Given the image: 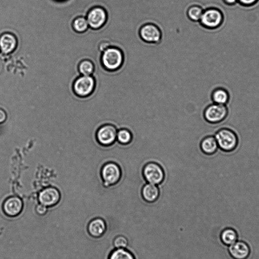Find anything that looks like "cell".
I'll return each instance as SVG.
<instances>
[{"mask_svg": "<svg viewBox=\"0 0 259 259\" xmlns=\"http://www.w3.org/2000/svg\"><path fill=\"white\" fill-rule=\"evenodd\" d=\"M17 46V40L12 34H4L0 36V50L6 54L12 53Z\"/></svg>", "mask_w": 259, "mask_h": 259, "instance_id": "cell-15", "label": "cell"}, {"mask_svg": "<svg viewBox=\"0 0 259 259\" xmlns=\"http://www.w3.org/2000/svg\"><path fill=\"white\" fill-rule=\"evenodd\" d=\"M121 168L117 163L109 161L104 163L100 170L102 185L108 188L116 184L121 180Z\"/></svg>", "mask_w": 259, "mask_h": 259, "instance_id": "cell-3", "label": "cell"}, {"mask_svg": "<svg viewBox=\"0 0 259 259\" xmlns=\"http://www.w3.org/2000/svg\"><path fill=\"white\" fill-rule=\"evenodd\" d=\"M142 174L147 183L156 186L160 184L165 177L164 171L162 166L154 162H148L144 165Z\"/></svg>", "mask_w": 259, "mask_h": 259, "instance_id": "cell-5", "label": "cell"}, {"mask_svg": "<svg viewBox=\"0 0 259 259\" xmlns=\"http://www.w3.org/2000/svg\"><path fill=\"white\" fill-rule=\"evenodd\" d=\"M241 5L244 6H250L255 4L258 0H238Z\"/></svg>", "mask_w": 259, "mask_h": 259, "instance_id": "cell-27", "label": "cell"}, {"mask_svg": "<svg viewBox=\"0 0 259 259\" xmlns=\"http://www.w3.org/2000/svg\"><path fill=\"white\" fill-rule=\"evenodd\" d=\"M94 65L90 61H83L79 65L80 72L84 76L91 75L94 72Z\"/></svg>", "mask_w": 259, "mask_h": 259, "instance_id": "cell-23", "label": "cell"}, {"mask_svg": "<svg viewBox=\"0 0 259 259\" xmlns=\"http://www.w3.org/2000/svg\"><path fill=\"white\" fill-rule=\"evenodd\" d=\"M118 131V128L114 124H103L96 132L97 142L102 146L108 147L113 145L116 141Z\"/></svg>", "mask_w": 259, "mask_h": 259, "instance_id": "cell-6", "label": "cell"}, {"mask_svg": "<svg viewBox=\"0 0 259 259\" xmlns=\"http://www.w3.org/2000/svg\"><path fill=\"white\" fill-rule=\"evenodd\" d=\"M238 234L236 230L232 228H227L222 230L220 234L222 244L229 246L238 240Z\"/></svg>", "mask_w": 259, "mask_h": 259, "instance_id": "cell-18", "label": "cell"}, {"mask_svg": "<svg viewBox=\"0 0 259 259\" xmlns=\"http://www.w3.org/2000/svg\"><path fill=\"white\" fill-rule=\"evenodd\" d=\"M133 140L132 132L126 128L118 129L116 141L122 145H128Z\"/></svg>", "mask_w": 259, "mask_h": 259, "instance_id": "cell-21", "label": "cell"}, {"mask_svg": "<svg viewBox=\"0 0 259 259\" xmlns=\"http://www.w3.org/2000/svg\"><path fill=\"white\" fill-rule=\"evenodd\" d=\"M140 36L148 44H158L162 40L161 30L156 25L151 23L145 24L140 28Z\"/></svg>", "mask_w": 259, "mask_h": 259, "instance_id": "cell-8", "label": "cell"}, {"mask_svg": "<svg viewBox=\"0 0 259 259\" xmlns=\"http://www.w3.org/2000/svg\"><path fill=\"white\" fill-rule=\"evenodd\" d=\"M211 100L214 104L226 106L230 102V96L226 90L218 88L212 92Z\"/></svg>", "mask_w": 259, "mask_h": 259, "instance_id": "cell-19", "label": "cell"}, {"mask_svg": "<svg viewBox=\"0 0 259 259\" xmlns=\"http://www.w3.org/2000/svg\"><path fill=\"white\" fill-rule=\"evenodd\" d=\"M96 87V80L90 76H83L78 78L74 85L76 94L80 97L90 96Z\"/></svg>", "mask_w": 259, "mask_h": 259, "instance_id": "cell-9", "label": "cell"}, {"mask_svg": "<svg viewBox=\"0 0 259 259\" xmlns=\"http://www.w3.org/2000/svg\"><path fill=\"white\" fill-rule=\"evenodd\" d=\"M228 253L233 259H248L251 254V248L246 242L238 240L228 246Z\"/></svg>", "mask_w": 259, "mask_h": 259, "instance_id": "cell-12", "label": "cell"}, {"mask_svg": "<svg viewBox=\"0 0 259 259\" xmlns=\"http://www.w3.org/2000/svg\"><path fill=\"white\" fill-rule=\"evenodd\" d=\"M229 114V110L226 105L212 103L206 106L203 111V117L208 124H217L224 121Z\"/></svg>", "mask_w": 259, "mask_h": 259, "instance_id": "cell-4", "label": "cell"}, {"mask_svg": "<svg viewBox=\"0 0 259 259\" xmlns=\"http://www.w3.org/2000/svg\"><path fill=\"white\" fill-rule=\"evenodd\" d=\"M60 193L58 189L49 187L40 192L38 198L40 204L50 207L57 204L60 201Z\"/></svg>", "mask_w": 259, "mask_h": 259, "instance_id": "cell-11", "label": "cell"}, {"mask_svg": "<svg viewBox=\"0 0 259 259\" xmlns=\"http://www.w3.org/2000/svg\"><path fill=\"white\" fill-rule=\"evenodd\" d=\"M219 149L226 153L234 152L240 144L239 138L234 130L229 128H222L215 133Z\"/></svg>", "mask_w": 259, "mask_h": 259, "instance_id": "cell-1", "label": "cell"}, {"mask_svg": "<svg viewBox=\"0 0 259 259\" xmlns=\"http://www.w3.org/2000/svg\"><path fill=\"white\" fill-rule=\"evenodd\" d=\"M124 54L120 48L110 46L101 56V62L106 70L114 72L118 70L124 62Z\"/></svg>", "mask_w": 259, "mask_h": 259, "instance_id": "cell-2", "label": "cell"}, {"mask_svg": "<svg viewBox=\"0 0 259 259\" xmlns=\"http://www.w3.org/2000/svg\"><path fill=\"white\" fill-rule=\"evenodd\" d=\"M88 230L90 234L93 237H101L106 230V222L102 218H96L90 222Z\"/></svg>", "mask_w": 259, "mask_h": 259, "instance_id": "cell-17", "label": "cell"}, {"mask_svg": "<svg viewBox=\"0 0 259 259\" xmlns=\"http://www.w3.org/2000/svg\"><path fill=\"white\" fill-rule=\"evenodd\" d=\"M204 10L199 5H192L188 10L187 16L189 20L194 22H199Z\"/></svg>", "mask_w": 259, "mask_h": 259, "instance_id": "cell-22", "label": "cell"}, {"mask_svg": "<svg viewBox=\"0 0 259 259\" xmlns=\"http://www.w3.org/2000/svg\"><path fill=\"white\" fill-rule=\"evenodd\" d=\"M113 244L116 248H126L128 246V240L124 236H118L114 238Z\"/></svg>", "mask_w": 259, "mask_h": 259, "instance_id": "cell-25", "label": "cell"}, {"mask_svg": "<svg viewBox=\"0 0 259 259\" xmlns=\"http://www.w3.org/2000/svg\"><path fill=\"white\" fill-rule=\"evenodd\" d=\"M108 259H136V258L131 251L126 248H120L113 250L110 254Z\"/></svg>", "mask_w": 259, "mask_h": 259, "instance_id": "cell-20", "label": "cell"}, {"mask_svg": "<svg viewBox=\"0 0 259 259\" xmlns=\"http://www.w3.org/2000/svg\"><path fill=\"white\" fill-rule=\"evenodd\" d=\"M111 46L110 42L108 41L102 42L100 46L99 50L100 52H104L108 48Z\"/></svg>", "mask_w": 259, "mask_h": 259, "instance_id": "cell-28", "label": "cell"}, {"mask_svg": "<svg viewBox=\"0 0 259 259\" xmlns=\"http://www.w3.org/2000/svg\"><path fill=\"white\" fill-rule=\"evenodd\" d=\"M36 210L38 214L43 216L46 214L48 209L47 206L40 204L36 206Z\"/></svg>", "mask_w": 259, "mask_h": 259, "instance_id": "cell-26", "label": "cell"}, {"mask_svg": "<svg viewBox=\"0 0 259 259\" xmlns=\"http://www.w3.org/2000/svg\"><path fill=\"white\" fill-rule=\"evenodd\" d=\"M224 20L221 10L216 8H208L204 10L200 20V24L206 29H216L220 26Z\"/></svg>", "mask_w": 259, "mask_h": 259, "instance_id": "cell-7", "label": "cell"}, {"mask_svg": "<svg viewBox=\"0 0 259 259\" xmlns=\"http://www.w3.org/2000/svg\"><path fill=\"white\" fill-rule=\"evenodd\" d=\"M200 147L202 152L207 156L214 155L219 150L218 142L212 136H204L200 142Z\"/></svg>", "mask_w": 259, "mask_h": 259, "instance_id": "cell-14", "label": "cell"}, {"mask_svg": "<svg viewBox=\"0 0 259 259\" xmlns=\"http://www.w3.org/2000/svg\"><path fill=\"white\" fill-rule=\"evenodd\" d=\"M7 114L4 110L0 108V124L4 123L7 119Z\"/></svg>", "mask_w": 259, "mask_h": 259, "instance_id": "cell-29", "label": "cell"}, {"mask_svg": "<svg viewBox=\"0 0 259 259\" xmlns=\"http://www.w3.org/2000/svg\"><path fill=\"white\" fill-rule=\"evenodd\" d=\"M224 2L228 6H233L238 2V0H224Z\"/></svg>", "mask_w": 259, "mask_h": 259, "instance_id": "cell-30", "label": "cell"}, {"mask_svg": "<svg viewBox=\"0 0 259 259\" xmlns=\"http://www.w3.org/2000/svg\"><path fill=\"white\" fill-rule=\"evenodd\" d=\"M160 194V189L156 185L146 183L142 190V197L148 203L156 202L158 200Z\"/></svg>", "mask_w": 259, "mask_h": 259, "instance_id": "cell-16", "label": "cell"}, {"mask_svg": "<svg viewBox=\"0 0 259 259\" xmlns=\"http://www.w3.org/2000/svg\"><path fill=\"white\" fill-rule=\"evenodd\" d=\"M108 15L106 10L98 6L92 9L88 16V22L90 26L94 30H99L106 24Z\"/></svg>", "mask_w": 259, "mask_h": 259, "instance_id": "cell-10", "label": "cell"}, {"mask_svg": "<svg viewBox=\"0 0 259 259\" xmlns=\"http://www.w3.org/2000/svg\"><path fill=\"white\" fill-rule=\"evenodd\" d=\"M24 204L22 199L18 196H12L7 198L3 204V210L8 216H18L22 210Z\"/></svg>", "mask_w": 259, "mask_h": 259, "instance_id": "cell-13", "label": "cell"}, {"mask_svg": "<svg viewBox=\"0 0 259 259\" xmlns=\"http://www.w3.org/2000/svg\"><path fill=\"white\" fill-rule=\"evenodd\" d=\"M88 25V20H86L82 17L76 18L73 24V26L75 30L80 32H84L87 30Z\"/></svg>", "mask_w": 259, "mask_h": 259, "instance_id": "cell-24", "label": "cell"}]
</instances>
